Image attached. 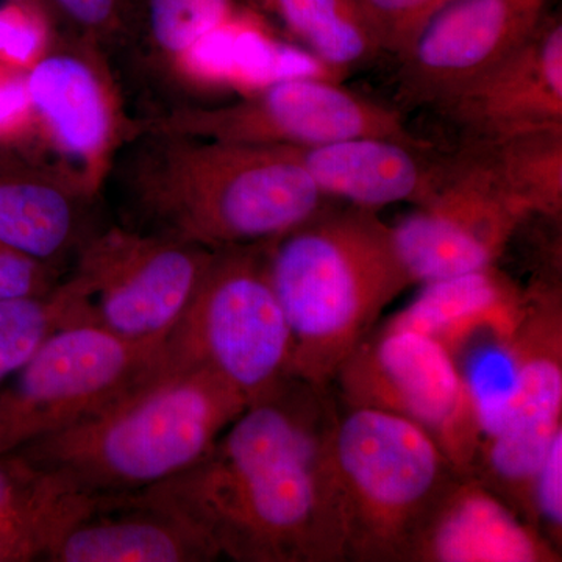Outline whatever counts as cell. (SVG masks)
I'll use <instances>...</instances> for the list:
<instances>
[{
	"label": "cell",
	"instance_id": "1",
	"mask_svg": "<svg viewBox=\"0 0 562 562\" xmlns=\"http://www.w3.org/2000/svg\"><path fill=\"white\" fill-rule=\"evenodd\" d=\"M331 386L290 375L228 425L209 453L149 487L235 562H342Z\"/></svg>",
	"mask_w": 562,
	"mask_h": 562
},
{
	"label": "cell",
	"instance_id": "2",
	"mask_svg": "<svg viewBox=\"0 0 562 562\" xmlns=\"http://www.w3.org/2000/svg\"><path fill=\"white\" fill-rule=\"evenodd\" d=\"M128 227L210 250L279 238L330 209L291 146L192 138L138 125L106 177Z\"/></svg>",
	"mask_w": 562,
	"mask_h": 562
},
{
	"label": "cell",
	"instance_id": "3",
	"mask_svg": "<svg viewBox=\"0 0 562 562\" xmlns=\"http://www.w3.org/2000/svg\"><path fill=\"white\" fill-rule=\"evenodd\" d=\"M247 405L206 366L162 353L98 412L14 453L77 494L149 490L198 464Z\"/></svg>",
	"mask_w": 562,
	"mask_h": 562
},
{
	"label": "cell",
	"instance_id": "4",
	"mask_svg": "<svg viewBox=\"0 0 562 562\" xmlns=\"http://www.w3.org/2000/svg\"><path fill=\"white\" fill-rule=\"evenodd\" d=\"M269 279L292 339V375L331 386L383 310L413 281L376 211L327 209L265 243Z\"/></svg>",
	"mask_w": 562,
	"mask_h": 562
},
{
	"label": "cell",
	"instance_id": "5",
	"mask_svg": "<svg viewBox=\"0 0 562 562\" xmlns=\"http://www.w3.org/2000/svg\"><path fill=\"white\" fill-rule=\"evenodd\" d=\"M333 461L351 562H408L431 509L460 473L419 425L339 405Z\"/></svg>",
	"mask_w": 562,
	"mask_h": 562
},
{
	"label": "cell",
	"instance_id": "6",
	"mask_svg": "<svg viewBox=\"0 0 562 562\" xmlns=\"http://www.w3.org/2000/svg\"><path fill=\"white\" fill-rule=\"evenodd\" d=\"M166 357L206 366L247 403L292 375V339L269 279L265 244L214 251Z\"/></svg>",
	"mask_w": 562,
	"mask_h": 562
},
{
	"label": "cell",
	"instance_id": "7",
	"mask_svg": "<svg viewBox=\"0 0 562 562\" xmlns=\"http://www.w3.org/2000/svg\"><path fill=\"white\" fill-rule=\"evenodd\" d=\"M214 251L113 225L92 233L66 277L79 292L87 324L125 341L162 346L194 301Z\"/></svg>",
	"mask_w": 562,
	"mask_h": 562
},
{
	"label": "cell",
	"instance_id": "8",
	"mask_svg": "<svg viewBox=\"0 0 562 562\" xmlns=\"http://www.w3.org/2000/svg\"><path fill=\"white\" fill-rule=\"evenodd\" d=\"M165 346L125 341L85 322L55 331L0 387V454L98 412L143 379Z\"/></svg>",
	"mask_w": 562,
	"mask_h": 562
},
{
	"label": "cell",
	"instance_id": "9",
	"mask_svg": "<svg viewBox=\"0 0 562 562\" xmlns=\"http://www.w3.org/2000/svg\"><path fill=\"white\" fill-rule=\"evenodd\" d=\"M341 405L397 414L419 425L460 475H472L482 438L452 353L405 330L373 328L336 373Z\"/></svg>",
	"mask_w": 562,
	"mask_h": 562
},
{
	"label": "cell",
	"instance_id": "10",
	"mask_svg": "<svg viewBox=\"0 0 562 562\" xmlns=\"http://www.w3.org/2000/svg\"><path fill=\"white\" fill-rule=\"evenodd\" d=\"M140 125L254 146L313 147L362 136L420 140L397 110L312 77L277 79L227 105L180 106Z\"/></svg>",
	"mask_w": 562,
	"mask_h": 562
},
{
	"label": "cell",
	"instance_id": "11",
	"mask_svg": "<svg viewBox=\"0 0 562 562\" xmlns=\"http://www.w3.org/2000/svg\"><path fill=\"white\" fill-rule=\"evenodd\" d=\"M522 220L486 166L454 158L430 198L390 231L413 284H427L494 268Z\"/></svg>",
	"mask_w": 562,
	"mask_h": 562
},
{
	"label": "cell",
	"instance_id": "12",
	"mask_svg": "<svg viewBox=\"0 0 562 562\" xmlns=\"http://www.w3.org/2000/svg\"><path fill=\"white\" fill-rule=\"evenodd\" d=\"M516 341L519 394L502 430L483 443L472 475L531 524L532 482L562 431L561 286L535 284L525 294Z\"/></svg>",
	"mask_w": 562,
	"mask_h": 562
},
{
	"label": "cell",
	"instance_id": "13",
	"mask_svg": "<svg viewBox=\"0 0 562 562\" xmlns=\"http://www.w3.org/2000/svg\"><path fill=\"white\" fill-rule=\"evenodd\" d=\"M25 88L40 138L61 158L63 173L95 198L135 132L99 47L79 38L50 43L25 72Z\"/></svg>",
	"mask_w": 562,
	"mask_h": 562
},
{
	"label": "cell",
	"instance_id": "14",
	"mask_svg": "<svg viewBox=\"0 0 562 562\" xmlns=\"http://www.w3.org/2000/svg\"><path fill=\"white\" fill-rule=\"evenodd\" d=\"M554 0H450L398 55L401 98L435 106L465 81L519 49Z\"/></svg>",
	"mask_w": 562,
	"mask_h": 562
},
{
	"label": "cell",
	"instance_id": "15",
	"mask_svg": "<svg viewBox=\"0 0 562 562\" xmlns=\"http://www.w3.org/2000/svg\"><path fill=\"white\" fill-rule=\"evenodd\" d=\"M464 143L562 128V21L549 14L519 49L432 106Z\"/></svg>",
	"mask_w": 562,
	"mask_h": 562
},
{
	"label": "cell",
	"instance_id": "16",
	"mask_svg": "<svg viewBox=\"0 0 562 562\" xmlns=\"http://www.w3.org/2000/svg\"><path fill=\"white\" fill-rule=\"evenodd\" d=\"M221 553L205 531L154 490L88 495L52 543L49 562H210Z\"/></svg>",
	"mask_w": 562,
	"mask_h": 562
},
{
	"label": "cell",
	"instance_id": "17",
	"mask_svg": "<svg viewBox=\"0 0 562 562\" xmlns=\"http://www.w3.org/2000/svg\"><path fill=\"white\" fill-rule=\"evenodd\" d=\"M561 552L476 476L458 475L422 525L408 562H560Z\"/></svg>",
	"mask_w": 562,
	"mask_h": 562
},
{
	"label": "cell",
	"instance_id": "18",
	"mask_svg": "<svg viewBox=\"0 0 562 562\" xmlns=\"http://www.w3.org/2000/svg\"><path fill=\"white\" fill-rule=\"evenodd\" d=\"M88 194L70 177L0 147V244L63 269L94 233Z\"/></svg>",
	"mask_w": 562,
	"mask_h": 562
},
{
	"label": "cell",
	"instance_id": "19",
	"mask_svg": "<svg viewBox=\"0 0 562 562\" xmlns=\"http://www.w3.org/2000/svg\"><path fill=\"white\" fill-rule=\"evenodd\" d=\"M292 150L327 198L373 211L401 202L422 205L447 161L422 139L362 136Z\"/></svg>",
	"mask_w": 562,
	"mask_h": 562
},
{
	"label": "cell",
	"instance_id": "20",
	"mask_svg": "<svg viewBox=\"0 0 562 562\" xmlns=\"http://www.w3.org/2000/svg\"><path fill=\"white\" fill-rule=\"evenodd\" d=\"M524 310L525 294L494 266L486 271L422 284L417 297L379 328L430 336L453 353L480 328L516 330Z\"/></svg>",
	"mask_w": 562,
	"mask_h": 562
},
{
	"label": "cell",
	"instance_id": "21",
	"mask_svg": "<svg viewBox=\"0 0 562 562\" xmlns=\"http://www.w3.org/2000/svg\"><path fill=\"white\" fill-rule=\"evenodd\" d=\"M452 357L483 447L502 430L519 394L522 355L516 331L480 328L454 349Z\"/></svg>",
	"mask_w": 562,
	"mask_h": 562
},
{
	"label": "cell",
	"instance_id": "22",
	"mask_svg": "<svg viewBox=\"0 0 562 562\" xmlns=\"http://www.w3.org/2000/svg\"><path fill=\"white\" fill-rule=\"evenodd\" d=\"M292 40L331 68H350L379 54L353 0H250Z\"/></svg>",
	"mask_w": 562,
	"mask_h": 562
},
{
	"label": "cell",
	"instance_id": "23",
	"mask_svg": "<svg viewBox=\"0 0 562 562\" xmlns=\"http://www.w3.org/2000/svg\"><path fill=\"white\" fill-rule=\"evenodd\" d=\"M475 147L528 216L561 220L562 128L517 133Z\"/></svg>",
	"mask_w": 562,
	"mask_h": 562
},
{
	"label": "cell",
	"instance_id": "24",
	"mask_svg": "<svg viewBox=\"0 0 562 562\" xmlns=\"http://www.w3.org/2000/svg\"><path fill=\"white\" fill-rule=\"evenodd\" d=\"M83 322V303L68 277L43 297L0 301V387L50 335Z\"/></svg>",
	"mask_w": 562,
	"mask_h": 562
},
{
	"label": "cell",
	"instance_id": "25",
	"mask_svg": "<svg viewBox=\"0 0 562 562\" xmlns=\"http://www.w3.org/2000/svg\"><path fill=\"white\" fill-rule=\"evenodd\" d=\"M238 16L236 0H143L147 41L171 65Z\"/></svg>",
	"mask_w": 562,
	"mask_h": 562
},
{
	"label": "cell",
	"instance_id": "26",
	"mask_svg": "<svg viewBox=\"0 0 562 562\" xmlns=\"http://www.w3.org/2000/svg\"><path fill=\"white\" fill-rule=\"evenodd\" d=\"M55 25L70 29L76 38L101 47L120 38L131 24V0H46Z\"/></svg>",
	"mask_w": 562,
	"mask_h": 562
},
{
	"label": "cell",
	"instance_id": "27",
	"mask_svg": "<svg viewBox=\"0 0 562 562\" xmlns=\"http://www.w3.org/2000/svg\"><path fill=\"white\" fill-rule=\"evenodd\" d=\"M50 22L27 7H0V68L27 72L50 46Z\"/></svg>",
	"mask_w": 562,
	"mask_h": 562
},
{
	"label": "cell",
	"instance_id": "28",
	"mask_svg": "<svg viewBox=\"0 0 562 562\" xmlns=\"http://www.w3.org/2000/svg\"><path fill=\"white\" fill-rule=\"evenodd\" d=\"M65 492L20 454H0V520L38 512Z\"/></svg>",
	"mask_w": 562,
	"mask_h": 562
},
{
	"label": "cell",
	"instance_id": "29",
	"mask_svg": "<svg viewBox=\"0 0 562 562\" xmlns=\"http://www.w3.org/2000/svg\"><path fill=\"white\" fill-rule=\"evenodd\" d=\"M531 524L554 549L562 542V431L536 473L530 498Z\"/></svg>",
	"mask_w": 562,
	"mask_h": 562
},
{
	"label": "cell",
	"instance_id": "30",
	"mask_svg": "<svg viewBox=\"0 0 562 562\" xmlns=\"http://www.w3.org/2000/svg\"><path fill=\"white\" fill-rule=\"evenodd\" d=\"M63 269L46 265L0 244V301L43 297L61 280Z\"/></svg>",
	"mask_w": 562,
	"mask_h": 562
},
{
	"label": "cell",
	"instance_id": "31",
	"mask_svg": "<svg viewBox=\"0 0 562 562\" xmlns=\"http://www.w3.org/2000/svg\"><path fill=\"white\" fill-rule=\"evenodd\" d=\"M36 133L25 72L0 68V147L21 151Z\"/></svg>",
	"mask_w": 562,
	"mask_h": 562
}]
</instances>
